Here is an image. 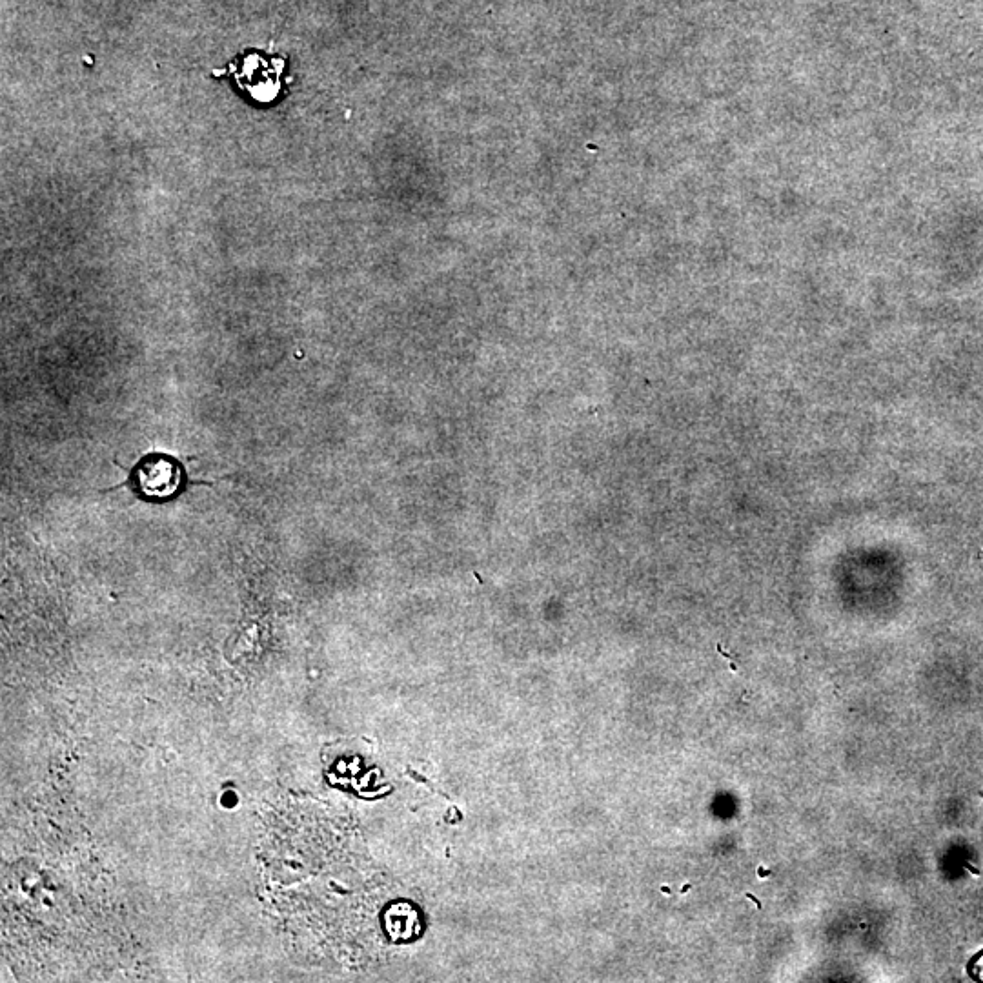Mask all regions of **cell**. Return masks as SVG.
Masks as SVG:
<instances>
[{
    "label": "cell",
    "instance_id": "obj_1",
    "mask_svg": "<svg viewBox=\"0 0 983 983\" xmlns=\"http://www.w3.org/2000/svg\"><path fill=\"white\" fill-rule=\"evenodd\" d=\"M183 485V467L161 454L142 459L133 472V487L148 501H168L181 492Z\"/></svg>",
    "mask_w": 983,
    "mask_h": 983
},
{
    "label": "cell",
    "instance_id": "obj_2",
    "mask_svg": "<svg viewBox=\"0 0 983 983\" xmlns=\"http://www.w3.org/2000/svg\"><path fill=\"white\" fill-rule=\"evenodd\" d=\"M974 965H976L974 974H976L980 980H983V954L980 956V958H978V960H974Z\"/></svg>",
    "mask_w": 983,
    "mask_h": 983
},
{
    "label": "cell",
    "instance_id": "obj_3",
    "mask_svg": "<svg viewBox=\"0 0 983 983\" xmlns=\"http://www.w3.org/2000/svg\"><path fill=\"white\" fill-rule=\"evenodd\" d=\"M747 898H750V900H752V902H754V903H756V905H758V909H761V903H760V900H758V898H754V896H752V894H747Z\"/></svg>",
    "mask_w": 983,
    "mask_h": 983
},
{
    "label": "cell",
    "instance_id": "obj_4",
    "mask_svg": "<svg viewBox=\"0 0 983 983\" xmlns=\"http://www.w3.org/2000/svg\"><path fill=\"white\" fill-rule=\"evenodd\" d=\"M769 874H771V872H767L765 869H760L761 878H765V876H769Z\"/></svg>",
    "mask_w": 983,
    "mask_h": 983
}]
</instances>
